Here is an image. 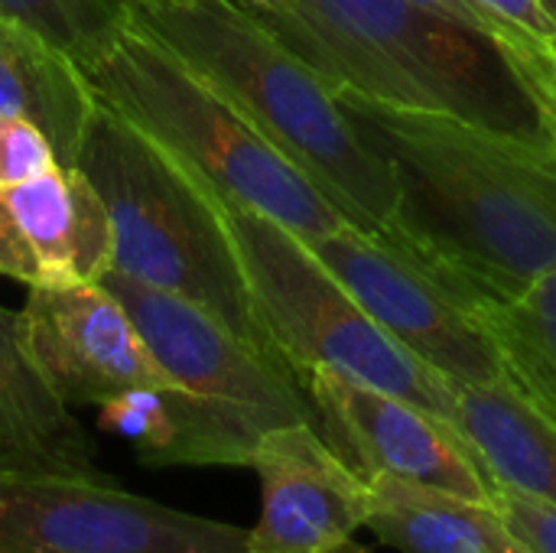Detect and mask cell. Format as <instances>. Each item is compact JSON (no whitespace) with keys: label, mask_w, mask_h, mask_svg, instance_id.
Here are the masks:
<instances>
[{"label":"cell","mask_w":556,"mask_h":553,"mask_svg":"<svg viewBox=\"0 0 556 553\" xmlns=\"http://www.w3.org/2000/svg\"><path fill=\"white\" fill-rule=\"evenodd\" d=\"M401 183L384 235L472 310L556 267V140L336 91Z\"/></svg>","instance_id":"cell-1"},{"label":"cell","mask_w":556,"mask_h":553,"mask_svg":"<svg viewBox=\"0 0 556 553\" xmlns=\"http://www.w3.org/2000/svg\"><path fill=\"white\" fill-rule=\"evenodd\" d=\"M127 20L166 46L267 140H274L339 209L388 235L401 183L336 88L241 0H127Z\"/></svg>","instance_id":"cell-2"},{"label":"cell","mask_w":556,"mask_h":553,"mask_svg":"<svg viewBox=\"0 0 556 553\" xmlns=\"http://www.w3.org/2000/svg\"><path fill=\"white\" fill-rule=\"evenodd\" d=\"M257 16L336 91L547 134L505 46L414 0H283Z\"/></svg>","instance_id":"cell-3"},{"label":"cell","mask_w":556,"mask_h":553,"mask_svg":"<svg viewBox=\"0 0 556 553\" xmlns=\"http://www.w3.org/2000/svg\"><path fill=\"white\" fill-rule=\"evenodd\" d=\"M75 166L111 215V271L202 306L280 362L254 306L225 202L195 169L101 98Z\"/></svg>","instance_id":"cell-4"},{"label":"cell","mask_w":556,"mask_h":553,"mask_svg":"<svg viewBox=\"0 0 556 553\" xmlns=\"http://www.w3.org/2000/svg\"><path fill=\"white\" fill-rule=\"evenodd\" d=\"M88 78L108 108L176 153L222 202L257 212L303 241L352 225L274 140L130 20Z\"/></svg>","instance_id":"cell-5"},{"label":"cell","mask_w":556,"mask_h":553,"mask_svg":"<svg viewBox=\"0 0 556 553\" xmlns=\"http://www.w3.org/2000/svg\"><path fill=\"white\" fill-rule=\"evenodd\" d=\"M101 284L124 303L150 355L176 385L173 466H248L277 427L316 424L296 375L202 306L108 271Z\"/></svg>","instance_id":"cell-6"},{"label":"cell","mask_w":556,"mask_h":553,"mask_svg":"<svg viewBox=\"0 0 556 553\" xmlns=\"http://www.w3.org/2000/svg\"><path fill=\"white\" fill-rule=\"evenodd\" d=\"M225 215L264 332L296 381L326 368L456 424V385L384 332L303 238L231 202Z\"/></svg>","instance_id":"cell-7"},{"label":"cell","mask_w":556,"mask_h":553,"mask_svg":"<svg viewBox=\"0 0 556 553\" xmlns=\"http://www.w3.org/2000/svg\"><path fill=\"white\" fill-rule=\"evenodd\" d=\"M0 553H251L248 528L134 495L101 473L0 469Z\"/></svg>","instance_id":"cell-8"},{"label":"cell","mask_w":556,"mask_h":553,"mask_svg":"<svg viewBox=\"0 0 556 553\" xmlns=\"http://www.w3.org/2000/svg\"><path fill=\"white\" fill-rule=\"evenodd\" d=\"M306 244L384 332L450 385L505 378L498 349L466 300L397 241L345 225Z\"/></svg>","instance_id":"cell-9"},{"label":"cell","mask_w":556,"mask_h":553,"mask_svg":"<svg viewBox=\"0 0 556 553\" xmlns=\"http://www.w3.org/2000/svg\"><path fill=\"white\" fill-rule=\"evenodd\" d=\"M300 385L319 433L362 479L394 476L466 502H495L498 486L453 424L326 368L300 375Z\"/></svg>","instance_id":"cell-10"},{"label":"cell","mask_w":556,"mask_h":553,"mask_svg":"<svg viewBox=\"0 0 556 553\" xmlns=\"http://www.w3.org/2000/svg\"><path fill=\"white\" fill-rule=\"evenodd\" d=\"M16 316L26 359L65 407H98L134 388L179 394L104 284L29 287Z\"/></svg>","instance_id":"cell-11"},{"label":"cell","mask_w":556,"mask_h":553,"mask_svg":"<svg viewBox=\"0 0 556 553\" xmlns=\"http://www.w3.org/2000/svg\"><path fill=\"white\" fill-rule=\"evenodd\" d=\"M248 469L261 479L251 553H323L368 525L371 486L329 447L316 424L264 433Z\"/></svg>","instance_id":"cell-12"},{"label":"cell","mask_w":556,"mask_h":553,"mask_svg":"<svg viewBox=\"0 0 556 553\" xmlns=\"http://www.w3.org/2000/svg\"><path fill=\"white\" fill-rule=\"evenodd\" d=\"M111 261V215L78 166L0 192V274L26 287L101 284Z\"/></svg>","instance_id":"cell-13"},{"label":"cell","mask_w":556,"mask_h":553,"mask_svg":"<svg viewBox=\"0 0 556 553\" xmlns=\"http://www.w3.org/2000/svg\"><path fill=\"white\" fill-rule=\"evenodd\" d=\"M489 479L556 508V420L508 378L456 385V424Z\"/></svg>","instance_id":"cell-14"},{"label":"cell","mask_w":556,"mask_h":553,"mask_svg":"<svg viewBox=\"0 0 556 553\" xmlns=\"http://www.w3.org/2000/svg\"><path fill=\"white\" fill-rule=\"evenodd\" d=\"M0 469L98 473L91 440L46 381L20 339V316L0 306Z\"/></svg>","instance_id":"cell-15"},{"label":"cell","mask_w":556,"mask_h":553,"mask_svg":"<svg viewBox=\"0 0 556 553\" xmlns=\"http://www.w3.org/2000/svg\"><path fill=\"white\" fill-rule=\"evenodd\" d=\"M94 108L88 72L39 29L0 13V114L39 124L59 163L75 166Z\"/></svg>","instance_id":"cell-16"},{"label":"cell","mask_w":556,"mask_h":553,"mask_svg":"<svg viewBox=\"0 0 556 553\" xmlns=\"http://www.w3.org/2000/svg\"><path fill=\"white\" fill-rule=\"evenodd\" d=\"M368 531L401 553H531L492 505L394 476H371Z\"/></svg>","instance_id":"cell-17"},{"label":"cell","mask_w":556,"mask_h":553,"mask_svg":"<svg viewBox=\"0 0 556 553\" xmlns=\"http://www.w3.org/2000/svg\"><path fill=\"white\" fill-rule=\"evenodd\" d=\"M472 316L498 349L505 378L556 420V267L511 297L476 300Z\"/></svg>","instance_id":"cell-18"},{"label":"cell","mask_w":556,"mask_h":553,"mask_svg":"<svg viewBox=\"0 0 556 553\" xmlns=\"http://www.w3.org/2000/svg\"><path fill=\"white\" fill-rule=\"evenodd\" d=\"M124 3L127 0H0V13L39 29L88 72L127 23Z\"/></svg>","instance_id":"cell-19"},{"label":"cell","mask_w":556,"mask_h":553,"mask_svg":"<svg viewBox=\"0 0 556 553\" xmlns=\"http://www.w3.org/2000/svg\"><path fill=\"white\" fill-rule=\"evenodd\" d=\"M98 427L111 437L127 440L140 463L147 466H173L176 460V417L169 407V391L134 388L104 404H98Z\"/></svg>","instance_id":"cell-20"},{"label":"cell","mask_w":556,"mask_h":553,"mask_svg":"<svg viewBox=\"0 0 556 553\" xmlns=\"http://www.w3.org/2000/svg\"><path fill=\"white\" fill-rule=\"evenodd\" d=\"M62 166L39 124L20 114H0V192Z\"/></svg>","instance_id":"cell-21"},{"label":"cell","mask_w":556,"mask_h":553,"mask_svg":"<svg viewBox=\"0 0 556 553\" xmlns=\"http://www.w3.org/2000/svg\"><path fill=\"white\" fill-rule=\"evenodd\" d=\"M492 508L505 518L511 535L531 553H556V508L547 502H538L531 495L495 489Z\"/></svg>","instance_id":"cell-22"},{"label":"cell","mask_w":556,"mask_h":553,"mask_svg":"<svg viewBox=\"0 0 556 553\" xmlns=\"http://www.w3.org/2000/svg\"><path fill=\"white\" fill-rule=\"evenodd\" d=\"M511 65L518 68V75L525 78V85L531 88L544 127L556 140V49L544 46H528V42H502Z\"/></svg>","instance_id":"cell-23"},{"label":"cell","mask_w":556,"mask_h":553,"mask_svg":"<svg viewBox=\"0 0 556 553\" xmlns=\"http://www.w3.org/2000/svg\"><path fill=\"white\" fill-rule=\"evenodd\" d=\"M485 7L518 42L556 49L554 20L544 10V0H476Z\"/></svg>","instance_id":"cell-24"},{"label":"cell","mask_w":556,"mask_h":553,"mask_svg":"<svg viewBox=\"0 0 556 553\" xmlns=\"http://www.w3.org/2000/svg\"><path fill=\"white\" fill-rule=\"evenodd\" d=\"M414 3H420V7H427V10H433V13H443V16H450V20H459V23H466V26H472V29H479V33L498 39V42H518L495 16H492L485 7H479L476 0H414Z\"/></svg>","instance_id":"cell-25"},{"label":"cell","mask_w":556,"mask_h":553,"mask_svg":"<svg viewBox=\"0 0 556 553\" xmlns=\"http://www.w3.org/2000/svg\"><path fill=\"white\" fill-rule=\"evenodd\" d=\"M248 10H254V13H261V10H274V7H280L283 0H241Z\"/></svg>","instance_id":"cell-26"},{"label":"cell","mask_w":556,"mask_h":553,"mask_svg":"<svg viewBox=\"0 0 556 553\" xmlns=\"http://www.w3.org/2000/svg\"><path fill=\"white\" fill-rule=\"evenodd\" d=\"M323 553H371L365 551L362 544H355V541H345V544H339V548H332V551H323Z\"/></svg>","instance_id":"cell-27"},{"label":"cell","mask_w":556,"mask_h":553,"mask_svg":"<svg viewBox=\"0 0 556 553\" xmlns=\"http://www.w3.org/2000/svg\"><path fill=\"white\" fill-rule=\"evenodd\" d=\"M544 10H547V16L554 20V29H556V0H544Z\"/></svg>","instance_id":"cell-28"}]
</instances>
